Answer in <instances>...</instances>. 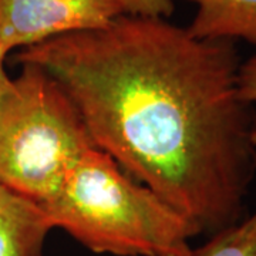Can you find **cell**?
<instances>
[{"label":"cell","mask_w":256,"mask_h":256,"mask_svg":"<svg viewBox=\"0 0 256 256\" xmlns=\"http://www.w3.org/2000/svg\"><path fill=\"white\" fill-rule=\"evenodd\" d=\"M198 6L186 28L196 38L245 40L256 44V0H186Z\"/></svg>","instance_id":"cell-6"},{"label":"cell","mask_w":256,"mask_h":256,"mask_svg":"<svg viewBox=\"0 0 256 256\" xmlns=\"http://www.w3.org/2000/svg\"><path fill=\"white\" fill-rule=\"evenodd\" d=\"M10 84H12V78L4 70V57L0 54V100L9 90Z\"/></svg>","instance_id":"cell-10"},{"label":"cell","mask_w":256,"mask_h":256,"mask_svg":"<svg viewBox=\"0 0 256 256\" xmlns=\"http://www.w3.org/2000/svg\"><path fill=\"white\" fill-rule=\"evenodd\" d=\"M124 12L134 16L168 18L174 13L172 0H121Z\"/></svg>","instance_id":"cell-8"},{"label":"cell","mask_w":256,"mask_h":256,"mask_svg":"<svg viewBox=\"0 0 256 256\" xmlns=\"http://www.w3.org/2000/svg\"><path fill=\"white\" fill-rule=\"evenodd\" d=\"M238 92L244 100L250 104H256V54L249 57L246 62L239 66Z\"/></svg>","instance_id":"cell-9"},{"label":"cell","mask_w":256,"mask_h":256,"mask_svg":"<svg viewBox=\"0 0 256 256\" xmlns=\"http://www.w3.org/2000/svg\"><path fill=\"white\" fill-rule=\"evenodd\" d=\"M190 256H256V212L238 224L210 235Z\"/></svg>","instance_id":"cell-7"},{"label":"cell","mask_w":256,"mask_h":256,"mask_svg":"<svg viewBox=\"0 0 256 256\" xmlns=\"http://www.w3.org/2000/svg\"><path fill=\"white\" fill-rule=\"evenodd\" d=\"M53 228L64 229L94 254L190 256L192 225L108 154L92 146L40 205Z\"/></svg>","instance_id":"cell-2"},{"label":"cell","mask_w":256,"mask_h":256,"mask_svg":"<svg viewBox=\"0 0 256 256\" xmlns=\"http://www.w3.org/2000/svg\"><path fill=\"white\" fill-rule=\"evenodd\" d=\"M52 229L38 204L0 182V256H43Z\"/></svg>","instance_id":"cell-5"},{"label":"cell","mask_w":256,"mask_h":256,"mask_svg":"<svg viewBox=\"0 0 256 256\" xmlns=\"http://www.w3.org/2000/svg\"><path fill=\"white\" fill-rule=\"evenodd\" d=\"M20 66L0 100V182L43 205L94 144L63 87L36 64Z\"/></svg>","instance_id":"cell-3"},{"label":"cell","mask_w":256,"mask_h":256,"mask_svg":"<svg viewBox=\"0 0 256 256\" xmlns=\"http://www.w3.org/2000/svg\"><path fill=\"white\" fill-rule=\"evenodd\" d=\"M14 62L50 74L94 146L198 235L246 216L256 111L239 96L234 40L196 38L164 18L124 13L104 28L22 48Z\"/></svg>","instance_id":"cell-1"},{"label":"cell","mask_w":256,"mask_h":256,"mask_svg":"<svg viewBox=\"0 0 256 256\" xmlns=\"http://www.w3.org/2000/svg\"><path fill=\"white\" fill-rule=\"evenodd\" d=\"M124 13L121 0H0V54L104 28Z\"/></svg>","instance_id":"cell-4"}]
</instances>
